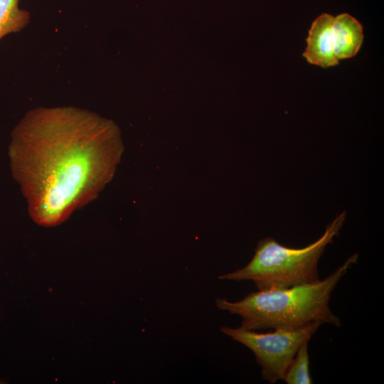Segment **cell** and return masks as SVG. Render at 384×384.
<instances>
[{"label": "cell", "mask_w": 384, "mask_h": 384, "mask_svg": "<svg viewBox=\"0 0 384 384\" xmlns=\"http://www.w3.org/2000/svg\"><path fill=\"white\" fill-rule=\"evenodd\" d=\"M123 149L116 125L90 110L28 111L14 129L12 154L33 220L56 226L96 198L112 178Z\"/></svg>", "instance_id": "1"}, {"label": "cell", "mask_w": 384, "mask_h": 384, "mask_svg": "<svg viewBox=\"0 0 384 384\" xmlns=\"http://www.w3.org/2000/svg\"><path fill=\"white\" fill-rule=\"evenodd\" d=\"M358 259L357 253L350 256L324 279L314 283L257 290L235 302L216 298L215 306L222 311L239 315L242 319L240 326L248 330L293 331L316 323L340 327L339 317L330 308L331 296Z\"/></svg>", "instance_id": "2"}, {"label": "cell", "mask_w": 384, "mask_h": 384, "mask_svg": "<svg viewBox=\"0 0 384 384\" xmlns=\"http://www.w3.org/2000/svg\"><path fill=\"white\" fill-rule=\"evenodd\" d=\"M346 217L343 211L329 223L324 234L302 248L282 245L274 238L260 240L249 263L218 277L221 280L252 281L257 290L267 291L314 283L319 280L318 263L326 246L332 243Z\"/></svg>", "instance_id": "3"}, {"label": "cell", "mask_w": 384, "mask_h": 384, "mask_svg": "<svg viewBox=\"0 0 384 384\" xmlns=\"http://www.w3.org/2000/svg\"><path fill=\"white\" fill-rule=\"evenodd\" d=\"M321 324L316 323L293 330L259 333L244 328L221 326L220 331L249 348L261 368L262 378L273 384L283 380L284 373L299 347Z\"/></svg>", "instance_id": "4"}, {"label": "cell", "mask_w": 384, "mask_h": 384, "mask_svg": "<svg viewBox=\"0 0 384 384\" xmlns=\"http://www.w3.org/2000/svg\"><path fill=\"white\" fill-rule=\"evenodd\" d=\"M334 16L323 14L313 22L306 39L307 46L303 55L313 65L322 68L338 64L333 50L332 21Z\"/></svg>", "instance_id": "5"}, {"label": "cell", "mask_w": 384, "mask_h": 384, "mask_svg": "<svg viewBox=\"0 0 384 384\" xmlns=\"http://www.w3.org/2000/svg\"><path fill=\"white\" fill-rule=\"evenodd\" d=\"M332 42L334 53L338 60L354 56L363 39L362 25L348 14L333 18Z\"/></svg>", "instance_id": "6"}, {"label": "cell", "mask_w": 384, "mask_h": 384, "mask_svg": "<svg viewBox=\"0 0 384 384\" xmlns=\"http://www.w3.org/2000/svg\"><path fill=\"white\" fill-rule=\"evenodd\" d=\"M19 0H0V40L6 35L24 28L30 21V13L20 9Z\"/></svg>", "instance_id": "7"}, {"label": "cell", "mask_w": 384, "mask_h": 384, "mask_svg": "<svg viewBox=\"0 0 384 384\" xmlns=\"http://www.w3.org/2000/svg\"><path fill=\"white\" fill-rule=\"evenodd\" d=\"M283 380L287 384H311L308 341L304 342L287 367Z\"/></svg>", "instance_id": "8"}]
</instances>
